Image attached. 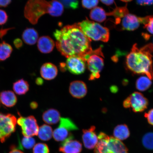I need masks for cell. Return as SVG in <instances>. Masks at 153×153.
<instances>
[{
  "label": "cell",
  "mask_w": 153,
  "mask_h": 153,
  "mask_svg": "<svg viewBox=\"0 0 153 153\" xmlns=\"http://www.w3.org/2000/svg\"><path fill=\"white\" fill-rule=\"evenodd\" d=\"M56 41L57 49L67 58L73 56L81 57L85 62L91 55L96 54L104 57L101 48L93 51L91 40L87 37L77 24L68 25L53 33Z\"/></svg>",
  "instance_id": "obj_1"
},
{
  "label": "cell",
  "mask_w": 153,
  "mask_h": 153,
  "mask_svg": "<svg viewBox=\"0 0 153 153\" xmlns=\"http://www.w3.org/2000/svg\"><path fill=\"white\" fill-rule=\"evenodd\" d=\"M153 52L152 43L140 48L137 47V44H134L126 57V65L128 69L134 74H145L153 80Z\"/></svg>",
  "instance_id": "obj_2"
},
{
  "label": "cell",
  "mask_w": 153,
  "mask_h": 153,
  "mask_svg": "<svg viewBox=\"0 0 153 153\" xmlns=\"http://www.w3.org/2000/svg\"><path fill=\"white\" fill-rule=\"evenodd\" d=\"M64 10V6L57 0L50 1L28 0L25 7L24 14L30 24L36 25L43 15L49 14L53 16L59 17L62 15Z\"/></svg>",
  "instance_id": "obj_3"
},
{
  "label": "cell",
  "mask_w": 153,
  "mask_h": 153,
  "mask_svg": "<svg viewBox=\"0 0 153 153\" xmlns=\"http://www.w3.org/2000/svg\"><path fill=\"white\" fill-rule=\"evenodd\" d=\"M97 137L98 142L95 148V153H128L126 145L114 137L101 132Z\"/></svg>",
  "instance_id": "obj_4"
},
{
  "label": "cell",
  "mask_w": 153,
  "mask_h": 153,
  "mask_svg": "<svg viewBox=\"0 0 153 153\" xmlns=\"http://www.w3.org/2000/svg\"><path fill=\"white\" fill-rule=\"evenodd\" d=\"M77 25L84 33L91 40L104 42H107L109 40L108 29L97 23L89 20L87 18L86 20L78 23Z\"/></svg>",
  "instance_id": "obj_5"
},
{
  "label": "cell",
  "mask_w": 153,
  "mask_h": 153,
  "mask_svg": "<svg viewBox=\"0 0 153 153\" xmlns=\"http://www.w3.org/2000/svg\"><path fill=\"white\" fill-rule=\"evenodd\" d=\"M17 120L14 115L0 112V141L2 143L14 133L16 130Z\"/></svg>",
  "instance_id": "obj_6"
},
{
  "label": "cell",
  "mask_w": 153,
  "mask_h": 153,
  "mask_svg": "<svg viewBox=\"0 0 153 153\" xmlns=\"http://www.w3.org/2000/svg\"><path fill=\"white\" fill-rule=\"evenodd\" d=\"M78 129L77 126L70 118H61L59 127L53 131V137L56 141H64L71 134V131Z\"/></svg>",
  "instance_id": "obj_7"
},
{
  "label": "cell",
  "mask_w": 153,
  "mask_h": 153,
  "mask_svg": "<svg viewBox=\"0 0 153 153\" xmlns=\"http://www.w3.org/2000/svg\"><path fill=\"white\" fill-rule=\"evenodd\" d=\"M17 123L21 127L24 137H32L38 135L39 128L34 116H20L17 120Z\"/></svg>",
  "instance_id": "obj_8"
},
{
  "label": "cell",
  "mask_w": 153,
  "mask_h": 153,
  "mask_svg": "<svg viewBox=\"0 0 153 153\" xmlns=\"http://www.w3.org/2000/svg\"><path fill=\"white\" fill-rule=\"evenodd\" d=\"M88 69L91 72L89 80H94L100 77V72L104 66V61L99 55L93 54L87 61Z\"/></svg>",
  "instance_id": "obj_9"
},
{
  "label": "cell",
  "mask_w": 153,
  "mask_h": 153,
  "mask_svg": "<svg viewBox=\"0 0 153 153\" xmlns=\"http://www.w3.org/2000/svg\"><path fill=\"white\" fill-rule=\"evenodd\" d=\"M130 108L134 112H143L148 108L149 101L142 94L135 92L129 97Z\"/></svg>",
  "instance_id": "obj_10"
},
{
  "label": "cell",
  "mask_w": 153,
  "mask_h": 153,
  "mask_svg": "<svg viewBox=\"0 0 153 153\" xmlns=\"http://www.w3.org/2000/svg\"><path fill=\"white\" fill-rule=\"evenodd\" d=\"M144 22L145 17H139L128 13L122 18V29L128 31H134L137 29L141 24H143Z\"/></svg>",
  "instance_id": "obj_11"
},
{
  "label": "cell",
  "mask_w": 153,
  "mask_h": 153,
  "mask_svg": "<svg viewBox=\"0 0 153 153\" xmlns=\"http://www.w3.org/2000/svg\"><path fill=\"white\" fill-rule=\"evenodd\" d=\"M65 64L66 68L72 74L79 75L85 71V62L79 57L73 56L68 57Z\"/></svg>",
  "instance_id": "obj_12"
},
{
  "label": "cell",
  "mask_w": 153,
  "mask_h": 153,
  "mask_svg": "<svg viewBox=\"0 0 153 153\" xmlns=\"http://www.w3.org/2000/svg\"><path fill=\"white\" fill-rule=\"evenodd\" d=\"M71 134L62 143L59 148V151L63 153H80L82 150V144L79 141L76 140Z\"/></svg>",
  "instance_id": "obj_13"
},
{
  "label": "cell",
  "mask_w": 153,
  "mask_h": 153,
  "mask_svg": "<svg viewBox=\"0 0 153 153\" xmlns=\"http://www.w3.org/2000/svg\"><path fill=\"white\" fill-rule=\"evenodd\" d=\"M95 127L91 126L89 129L83 130L82 139L86 148L92 149L95 148L98 142V137L95 132Z\"/></svg>",
  "instance_id": "obj_14"
},
{
  "label": "cell",
  "mask_w": 153,
  "mask_h": 153,
  "mask_svg": "<svg viewBox=\"0 0 153 153\" xmlns=\"http://www.w3.org/2000/svg\"><path fill=\"white\" fill-rule=\"evenodd\" d=\"M69 92L70 94L74 98H83L87 93V85L85 83L82 81L72 82L70 84Z\"/></svg>",
  "instance_id": "obj_15"
},
{
  "label": "cell",
  "mask_w": 153,
  "mask_h": 153,
  "mask_svg": "<svg viewBox=\"0 0 153 153\" xmlns=\"http://www.w3.org/2000/svg\"><path fill=\"white\" fill-rule=\"evenodd\" d=\"M17 101L16 95L12 91H5L0 92V105L11 108L16 104Z\"/></svg>",
  "instance_id": "obj_16"
},
{
  "label": "cell",
  "mask_w": 153,
  "mask_h": 153,
  "mask_svg": "<svg viewBox=\"0 0 153 153\" xmlns=\"http://www.w3.org/2000/svg\"><path fill=\"white\" fill-rule=\"evenodd\" d=\"M55 43L52 38L49 36H42L38 40L37 47L42 53H48L52 51Z\"/></svg>",
  "instance_id": "obj_17"
},
{
  "label": "cell",
  "mask_w": 153,
  "mask_h": 153,
  "mask_svg": "<svg viewBox=\"0 0 153 153\" xmlns=\"http://www.w3.org/2000/svg\"><path fill=\"white\" fill-rule=\"evenodd\" d=\"M40 74L44 79L51 80L56 77L58 70L56 66L52 63H45L41 66Z\"/></svg>",
  "instance_id": "obj_18"
},
{
  "label": "cell",
  "mask_w": 153,
  "mask_h": 153,
  "mask_svg": "<svg viewBox=\"0 0 153 153\" xmlns=\"http://www.w3.org/2000/svg\"><path fill=\"white\" fill-rule=\"evenodd\" d=\"M23 41L27 45H32L37 42L38 40V33L35 29L27 28L25 30L22 35Z\"/></svg>",
  "instance_id": "obj_19"
},
{
  "label": "cell",
  "mask_w": 153,
  "mask_h": 153,
  "mask_svg": "<svg viewBox=\"0 0 153 153\" xmlns=\"http://www.w3.org/2000/svg\"><path fill=\"white\" fill-rule=\"evenodd\" d=\"M42 118L44 122L48 124L53 125L60 121V114L58 111L55 109L51 108L43 113Z\"/></svg>",
  "instance_id": "obj_20"
},
{
  "label": "cell",
  "mask_w": 153,
  "mask_h": 153,
  "mask_svg": "<svg viewBox=\"0 0 153 153\" xmlns=\"http://www.w3.org/2000/svg\"><path fill=\"white\" fill-rule=\"evenodd\" d=\"M130 135L129 128L125 124L118 125L114 129V137L120 141L125 140L128 139Z\"/></svg>",
  "instance_id": "obj_21"
},
{
  "label": "cell",
  "mask_w": 153,
  "mask_h": 153,
  "mask_svg": "<svg viewBox=\"0 0 153 153\" xmlns=\"http://www.w3.org/2000/svg\"><path fill=\"white\" fill-rule=\"evenodd\" d=\"M13 88L15 93L18 95H23L29 90L28 82L23 79L18 80L13 84Z\"/></svg>",
  "instance_id": "obj_22"
},
{
  "label": "cell",
  "mask_w": 153,
  "mask_h": 153,
  "mask_svg": "<svg viewBox=\"0 0 153 153\" xmlns=\"http://www.w3.org/2000/svg\"><path fill=\"white\" fill-rule=\"evenodd\" d=\"M107 13L104 9L100 7L93 8L90 14L91 20L99 22H104L106 19Z\"/></svg>",
  "instance_id": "obj_23"
},
{
  "label": "cell",
  "mask_w": 153,
  "mask_h": 153,
  "mask_svg": "<svg viewBox=\"0 0 153 153\" xmlns=\"http://www.w3.org/2000/svg\"><path fill=\"white\" fill-rule=\"evenodd\" d=\"M128 13V10L127 8V6L126 5L123 7H117L111 12L107 13V15L114 16L116 19V24H118L121 22V19Z\"/></svg>",
  "instance_id": "obj_24"
},
{
  "label": "cell",
  "mask_w": 153,
  "mask_h": 153,
  "mask_svg": "<svg viewBox=\"0 0 153 153\" xmlns=\"http://www.w3.org/2000/svg\"><path fill=\"white\" fill-rule=\"evenodd\" d=\"M52 128L47 124H44L39 128L38 135L42 140L47 141L50 140L53 136Z\"/></svg>",
  "instance_id": "obj_25"
},
{
  "label": "cell",
  "mask_w": 153,
  "mask_h": 153,
  "mask_svg": "<svg viewBox=\"0 0 153 153\" xmlns=\"http://www.w3.org/2000/svg\"><path fill=\"white\" fill-rule=\"evenodd\" d=\"M13 51L11 45L5 41L0 43V61H4L10 57Z\"/></svg>",
  "instance_id": "obj_26"
},
{
  "label": "cell",
  "mask_w": 153,
  "mask_h": 153,
  "mask_svg": "<svg viewBox=\"0 0 153 153\" xmlns=\"http://www.w3.org/2000/svg\"><path fill=\"white\" fill-rule=\"evenodd\" d=\"M152 85L151 79L147 76H141L136 82V87L138 90L145 91L150 88Z\"/></svg>",
  "instance_id": "obj_27"
},
{
  "label": "cell",
  "mask_w": 153,
  "mask_h": 153,
  "mask_svg": "<svg viewBox=\"0 0 153 153\" xmlns=\"http://www.w3.org/2000/svg\"><path fill=\"white\" fill-rule=\"evenodd\" d=\"M142 143L145 148L149 150H153V133L145 134L143 137Z\"/></svg>",
  "instance_id": "obj_28"
},
{
  "label": "cell",
  "mask_w": 153,
  "mask_h": 153,
  "mask_svg": "<svg viewBox=\"0 0 153 153\" xmlns=\"http://www.w3.org/2000/svg\"><path fill=\"white\" fill-rule=\"evenodd\" d=\"M35 140L32 137H24L22 141V144L23 148L30 149L35 146Z\"/></svg>",
  "instance_id": "obj_29"
},
{
  "label": "cell",
  "mask_w": 153,
  "mask_h": 153,
  "mask_svg": "<svg viewBox=\"0 0 153 153\" xmlns=\"http://www.w3.org/2000/svg\"><path fill=\"white\" fill-rule=\"evenodd\" d=\"M49 150L48 145L45 143H38L33 148V153H49Z\"/></svg>",
  "instance_id": "obj_30"
},
{
  "label": "cell",
  "mask_w": 153,
  "mask_h": 153,
  "mask_svg": "<svg viewBox=\"0 0 153 153\" xmlns=\"http://www.w3.org/2000/svg\"><path fill=\"white\" fill-rule=\"evenodd\" d=\"M145 18L143 28L146 29L150 34H153V16H146Z\"/></svg>",
  "instance_id": "obj_31"
},
{
  "label": "cell",
  "mask_w": 153,
  "mask_h": 153,
  "mask_svg": "<svg viewBox=\"0 0 153 153\" xmlns=\"http://www.w3.org/2000/svg\"><path fill=\"white\" fill-rule=\"evenodd\" d=\"M63 6L68 8L76 9L78 5V0H59Z\"/></svg>",
  "instance_id": "obj_32"
},
{
  "label": "cell",
  "mask_w": 153,
  "mask_h": 153,
  "mask_svg": "<svg viewBox=\"0 0 153 153\" xmlns=\"http://www.w3.org/2000/svg\"><path fill=\"white\" fill-rule=\"evenodd\" d=\"M82 3L84 8L90 9L97 7L99 0H82Z\"/></svg>",
  "instance_id": "obj_33"
},
{
  "label": "cell",
  "mask_w": 153,
  "mask_h": 153,
  "mask_svg": "<svg viewBox=\"0 0 153 153\" xmlns=\"http://www.w3.org/2000/svg\"><path fill=\"white\" fill-rule=\"evenodd\" d=\"M8 16L6 11L0 9V25H4L8 20Z\"/></svg>",
  "instance_id": "obj_34"
},
{
  "label": "cell",
  "mask_w": 153,
  "mask_h": 153,
  "mask_svg": "<svg viewBox=\"0 0 153 153\" xmlns=\"http://www.w3.org/2000/svg\"><path fill=\"white\" fill-rule=\"evenodd\" d=\"M145 117L147 118L148 123L153 126V108L145 114Z\"/></svg>",
  "instance_id": "obj_35"
},
{
  "label": "cell",
  "mask_w": 153,
  "mask_h": 153,
  "mask_svg": "<svg viewBox=\"0 0 153 153\" xmlns=\"http://www.w3.org/2000/svg\"><path fill=\"white\" fill-rule=\"evenodd\" d=\"M137 4L141 6H150L153 5V0H136Z\"/></svg>",
  "instance_id": "obj_36"
},
{
  "label": "cell",
  "mask_w": 153,
  "mask_h": 153,
  "mask_svg": "<svg viewBox=\"0 0 153 153\" xmlns=\"http://www.w3.org/2000/svg\"><path fill=\"white\" fill-rule=\"evenodd\" d=\"M13 44L16 49H19L21 48L23 45V43L22 40L20 38H16L14 40Z\"/></svg>",
  "instance_id": "obj_37"
},
{
  "label": "cell",
  "mask_w": 153,
  "mask_h": 153,
  "mask_svg": "<svg viewBox=\"0 0 153 153\" xmlns=\"http://www.w3.org/2000/svg\"><path fill=\"white\" fill-rule=\"evenodd\" d=\"M14 27L9 28H1L0 30V39L1 40H2L3 38L7 34V32L9 31V30H10L13 29H14Z\"/></svg>",
  "instance_id": "obj_38"
},
{
  "label": "cell",
  "mask_w": 153,
  "mask_h": 153,
  "mask_svg": "<svg viewBox=\"0 0 153 153\" xmlns=\"http://www.w3.org/2000/svg\"><path fill=\"white\" fill-rule=\"evenodd\" d=\"M11 2V0H0V7H7Z\"/></svg>",
  "instance_id": "obj_39"
},
{
  "label": "cell",
  "mask_w": 153,
  "mask_h": 153,
  "mask_svg": "<svg viewBox=\"0 0 153 153\" xmlns=\"http://www.w3.org/2000/svg\"><path fill=\"white\" fill-rule=\"evenodd\" d=\"M100 1L101 2L108 6L112 5L114 1V0H100Z\"/></svg>",
  "instance_id": "obj_40"
},
{
  "label": "cell",
  "mask_w": 153,
  "mask_h": 153,
  "mask_svg": "<svg viewBox=\"0 0 153 153\" xmlns=\"http://www.w3.org/2000/svg\"><path fill=\"white\" fill-rule=\"evenodd\" d=\"M30 108L33 109H35L37 108L38 105L37 102H32L30 103Z\"/></svg>",
  "instance_id": "obj_41"
},
{
  "label": "cell",
  "mask_w": 153,
  "mask_h": 153,
  "mask_svg": "<svg viewBox=\"0 0 153 153\" xmlns=\"http://www.w3.org/2000/svg\"><path fill=\"white\" fill-rule=\"evenodd\" d=\"M60 69L62 71H65L66 70L67 68L65 63H61L60 64Z\"/></svg>",
  "instance_id": "obj_42"
},
{
  "label": "cell",
  "mask_w": 153,
  "mask_h": 153,
  "mask_svg": "<svg viewBox=\"0 0 153 153\" xmlns=\"http://www.w3.org/2000/svg\"><path fill=\"white\" fill-rule=\"evenodd\" d=\"M9 153H24L22 151L13 148Z\"/></svg>",
  "instance_id": "obj_43"
},
{
  "label": "cell",
  "mask_w": 153,
  "mask_h": 153,
  "mask_svg": "<svg viewBox=\"0 0 153 153\" xmlns=\"http://www.w3.org/2000/svg\"><path fill=\"white\" fill-rule=\"evenodd\" d=\"M36 83L38 85H42L43 84V80H42L41 78H38L36 80Z\"/></svg>",
  "instance_id": "obj_44"
},
{
  "label": "cell",
  "mask_w": 153,
  "mask_h": 153,
  "mask_svg": "<svg viewBox=\"0 0 153 153\" xmlns=\"http://www.w3.org/2000/svg\"><path fill=\"white\" fill-rule=\"evenodd\" d=\"M111 89L113 93H116L118 91V88H117L116 86H112L111 87Z\"/></svg>",
  "instance_id": "obj_45"
},
{
  "label": "cell",
  "mask_w": 153,
  "mask_h": 153,
  "mask_svg": "<svg viewBox=\"0 0 153 153\" xmlns=\"http://www.w3.org/2000/svg\"><path fill=\"white\" fill-rule=\"evenodd\" d=\"M120 1L124 2H129L132 1V0H120Z\"/></svg>",
  "instance_id": "obj_46"
},
{
  "label": "cell",
  "mask_w": 153,
  "mask_h": 153,
  "mask_svg": "<svg viewBox=\"0 0 153 153\" xmlns=\"http://www.w3.org/2000/svg\"><path fill=\"white\" fill-rule=\"evenodd\" d=\"M152 45H153V42H152Z\"/></svg>",
  "instance_id": "obj_47"
}]
</instances>
